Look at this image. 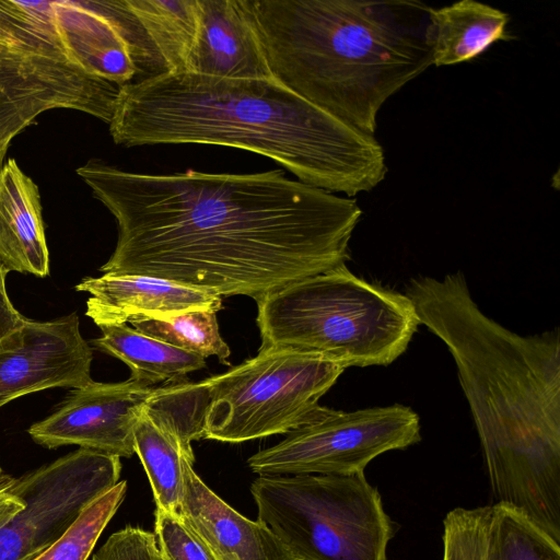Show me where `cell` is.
I'll return each mask as SVG.
<instances>
[{"mask_svg":"<svg viewBox=\"0 0 560 560\" xmlns=\"http://www.w3.org/2000/svg\"><path fill=\"white\" fill-rule=\"evenodd\" d=\"M452 354L497 503L560 544V335L522 336L488 317L462 272L417 277L405 293Z\"/></svg>","mask_w":560,"mask_h":560,"instance_id":"cell-2","label":"cell"},{"mask_svg":"<svg viewBox=\"0 0 560 560\" xmlns=\"http://www.w3.org/2000/svg\"><path fill=\"white\" fill-rule=\"evenodd\" d=\"M132 380L92 382L72 388L59 408L31 425L33 441L47 448L79 445L118 457L135 454V427L154 390Z\"/></svg>","mask_w":560,"mask_h":560,"instance_id":"cell-12","label":"cell"},{"mask_svg":"<svg viewBox=\"0 0 560 560\" xmlns=\"http://www.w3.org/2000/svg\"><path fill=\"white\" fill-rule=\"evenodd\" d=\"M209 400L203 381L168 383L154 388L143 410L176 436L184 455L194 464L191 442L205 439Z\"/></svg>","mask_w":560,"mask_h":560,"instance_id":"cell-23","label":"cell"},{"mask_svg":"<svg viewBox=\"0 0 560 560\" xmlns=\"http://www.w3.org/2000/svg\"><path fill=\"white\" fill-rule=\"evenodd\" d=\"M488 506L455 508L443 521L442 560H483Z\"/></svg>","mask_w":560,"mask_h":560,"instance_id":"cell-26","label":"cell"},{"mask_svg":"<svg viewBox=\"0 0 560 560\" xmlns=\"http://www.w3.org/2000/svg\"><path fill=\"white\" fill-rule=\"evenodd\" d=\"M186 71L225 79L273 78L247 0H199Z\"/></svg>","mask_w":560,"mask_h":560,"instance_id":"cell-15","label":"cell"},{"mask_svg":"<svg viewBox=\"0 0 560 560\" xmlns=\"http://www.w3.org/2000/svg\"><path fill=\"white\" fill-rule=\"evenodd\" d=\"M102 336L92 345L122 361L130 369L129 380L154 386L180 382L187 374L206 368V359L178 349L128 327L126 324L101 326Z\"/></svg>","mask_w":560,"mask_h":560,"instance_id":"cell-19","label":"cell"},{"mask_svg":"<svg viewBox=\"0 0 560 560\" xmlns=\"http://www.w3.org/2000/svg\"><path fill=\"white\" fill-rule=\"evenodd\" d=\"M117 84L84 71L52 39L0 40V166L12 139L51 108L109 124Z\"/></svg>","mask_w":560,"mask_h":560,"instance_id":"cell-9","label":"cell"},{"mask_svg":"<svg viewBox=\"0 0 560 560\" xmlns=\"http://www.w3.org/2000/svg\"><path fill=\"white\" fill-rule=\"evenodd\" d=\"M420 429L419 416L398 404L354 411L318 406L284 440L247 463L258 476L362 474L381 454L418 443Z\"/></svg>","mask_w":560,"mask_h":560,"instance_id":"cell-8","label":"cell"},{"mask_svg":"<svg viewBox=\"0 0 560 560\" xmlns=\"http://www.w3.org/2000/svg\"><path fill=\"white\" fill-rule=\"evenodd\" d=\"M88 292L85 315L98 327L138 317H171L187 312L220 311L222 298L174 281L142 275L104 273L75 285Z\"/></svg>","mask_w":560,"mask_h":560,"instance_id":"cell-16","label":"cell"},{"mask_svg":"<svg viewBox=\"0 0 560 560\" xmlns=\"http://www.w3.org/2000/svg\"><path fill=\"white\" fill-rule=\"evenodd\" d=\"M92 560H164L155 534L127 526L112 534Z\"/></svg>","mask_w":560,"mask_h":560,"instance_id":"cell-28","label":"cell"},{"mask_svg":"<svg viewBox=\"0 0 560 560\" xmlns=\"http://www.w3.org/2000/svg\"><path fill=\"white\" fill-rule=\"evenodd\" d=\"M15 3L84 71L118 86L145 75L150 54L126 0Z\"/></svg>","mask_w":560,"mask_h":560,"instance_id":"cell-11","label":"cell"},{"mask_svg":"<svg viewBox=\"0 0 560 560\" xmlns=\"http://www.w3.org/2000/svg\"><path fill=\"white\" fill-rule=\"evenodd\" d=\"M155 537L164 560H217L176 514L156 509Z\"/></svg>","mask_w":560,"mask_h":560,"instance_id":"cell-27","label":"cell"},{"mask_svg":"<svg viewBox=\"0 0 560 560\" xmlns=\"http://www.w3.org/2000/svg\"><path fill=\"white\" fill-rule=\"evenodd\" d=\"M483 560H560V544L515 508L488 506Z\"/></svg>","mask_w":560,"mask_h":560,"instance_id":"cell-22","label":"cell"},{"mask_svg":"<svg viewBox=\"0 0 560 560\" xmlns=\"http://www.w3.org/2000/svg\"><path fill=\"white\" fill-rule=\"evenodd\" d=\"M126 491L127 482L118 481L86 505L66 533L33 560H88L102 532L122 503Z\"/></svg>","mask_w":560,"mask_h":560,"instance_id":"cell-25","label":"cell"},{"mask_svg":"<svg viewBox=\"0 0 560 560\" xmlns=\"http://www.w3.org/2000/svg\"><path fill=\"white\" fill-rule=\"evenodd\" d=\"M183 477L178 516L217 560H295L270 528L246 518L217 495L186 458Z\"/></svg>","mask_w":560,"mask_h":560,"instance_id":"cell-14","label":"cell"},{"mask_svg":"<svg viewBox=\"0 0 560 560\" xmlns=\"http://www.w3.org/2000/svg\"><path fill=\"white\" fill-rule=\"evenodd\" d=\"M24 501L9 490L0 493V527L24 508Z\"/></svg>","mask_w":560,"mask_h":560,"instance_id":"cell-30","label":"cell"},{"mask_svg":"<svg viewBox=\"0 0 560 560\" xmlns=\"http://www.w3.org/2000/svg\"><path fill=\"white\" fill-rule=\"evenodd\" d=\"M7 273L0 266V339L20 327L24 320L18 310L12 305L5 290Z\"/></svg>","mask_w":560,"mask_h":560,"instance_id":"cell-29","label":"cell"},{"mask_svg":"<svg viewBox=\"0 0 560 560\" xmlns=\"http://www.w3.org/2000/svg\"><path fill=\"white\" fill-rule=\"evenodd\" d=\"M346 369L318 354L259 349L256 357L203 380L205 439L242 443L288 434L304 423Z\"/></svg>","mask_w":560,"mask_h":560,"instance_id":"cell-7","label":"cell"},{"mask_svg":"<svg viewBox=\"0 0 560 560\" xmlns=\"http://www.w3.org/2000/svg\"><path fill=\"white\" fill-rule=\"evenodd\" d=\"M126 1L165 73L186 71L199 27V0Z\"/></svg>","mask_w":560,"mask_h":560,"instance_id":"cell-20","label":"cell"},{"mask_svg":"<svg viewBox=\"0 0 560 560\" xmlns=\"http://www.w3.org/2000/svg\"><path fill=\"white\" fill-rule=\"evenodd\" d=\"M92 359L75 313L50 322L26 318L0 339V408L30 393L92 383Z\"/></svg>","mask_w":560,"mask_h":560,"instance_id":"cell-13","label":"cell"},{"mask_svg":"<svg viewBox=\"0 0 560 560\" xmlns=\"http://www.w3.org/2000/svg\"><path fill=\"white\" fill-rule=\"evenodd\" d=\"M0 266L7 275L49 273L38 187L14 159L0 166Z\"/></svg>","mask_w":560,"mask_h":560,"instance_id":"cell-17","label":"cell"},{"mask_svg":"<svg viewBox=\"0 0 560 560\" xmlns=\"http://www.w3.org/2000/svg\"><path fill=\"white\" fill-rule=\"evenodd\" d=\"M250 492L295 560H387L395 525L364 472L258 476Z\"/></svg>","mask_w":560,"mask_h":560,"instance_id":"cell-6","label":"cell"},{"mask_svg":"<svg viewBox=\"0 0 560 560\" xmlns=\"http://www.w3.org/2000/svg\"><path fill=\"white\" fill-rule=\"evenodd\" d=\"M15 481L11 475L7 474L0 466V493L10 489Z\"/></svg>","mask_w":560,"mask_h":560,"instance_id":"cell-31","label":"cell"},{"mask_svg":"<svg viewBox=\"0 0 560 560\" xmlns=\"http://www.w3.org/2000/svg\"><path fill=\"white\" fill-rule=\"evenodd\" d=\"M259 349L318 354L347 369L388 365L420 324L410 299L368 282L345 265L257 301Z\"/></svg>","mask_w":560,"mask_h":560,"instance_id":"cell-5","label":"cell"},{"mask_svg":"<svg viewBox=\"0 0 560 560\" xmlns=\"http://www.w3.org/2000/svg\"><path fill=\"white\" fill-rule=\"evenodd\" d=\"M272 77L374 136L384 103L432 65L419 1L247 0Z\"/></svg>","mask_w":560,"mask_h":560,"instance_id":"cell-4","label":"cell"},{"mask_svg":"<svg viewBox=\"0 0 560 560\" xmlns=\"http://www.w3.org/2000/svg\"><path fill=\"white\" fill-rule=\"evenodd\" d=\"M135 329L178 349L211 355L230 365L231 350L219 331L217 312L202 310L171 317H138L129 320Z\"/></svg>","mask_w":560,"mask_h":560,"instance_id":"cell-24","label":"cell"},{"mask_svg":"<svg viewBox=\"0 0 560 560\" xmlns=\"http://www.w3.org/2000/svg\"><path fill=\"white\" fill-rule=\"evenodd\" d=\"M109 132L128 148L213 144L272 159L298 180L353 197L385 179L383 147L275 78L163 73L119 88Z\"/></svg>","mask_w":560,"mask_h":560,"instance_id":"cell-3","label":"cell"},{"mask_svg":"<svg viewBox=\"0 0 560 560\" xmlns=\"http://www.w3.org/2000/svg\"><path fill=\"white\" fill-rule=\"evenodd\" d=\"M114 215L118 237L104 273L142 275L256 302L349 259L355 200L252 174H141L92 159L77 170Z\"/></svg>","mask_w":560,"mask_h":560,"instance_id":"cell-1","label":"cell"},{"mask_svg":"<svg viewBox=\"0 0 560 560\" xmlns=\"http://www.w3.org/2000/svg\"><path fill=\"white\" fill-rule=\"evenodd\" d=\"M508 23L505 12L475 0L431 8L425 40L432 65L466 62L483 54L494 43L511 39L505 30Z\"/></svg>","mask_w":560,"mask_h":560,"instance_id":"cell-18","label":"cell"},{"mask_svg":"<svg viewBox=\"0 0 560 560\" xmlns=\"http://www.w3.org/2000/svg\"><path fill=\"white\" fill-rule=\"evenodd\" d=\"M120 457L79 448L15 479L24 508L0 527V560H33L119 481Z\"/></svg>","mask_w":560,"mask_h":560,"instance_id":"cell-10","label":"cell"},{"mask_svg":"<svg viewBox=\"0 0 560 560\" xmlns=\"http://www.w3.org/2000/svg\"><path fill=\"white\" fill-rule=\"evenodd\" d=\"M133 435L135 453L149 478L156 509L178 515L184 494L183 462L186 458L178 440L143 408Z\"/></svg>","mask_w":560,"mask_h":560,"instance_id":"cell-21","label":"cell"}]
</instances>
